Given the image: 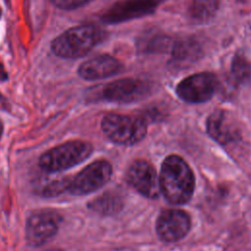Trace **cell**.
<instances>
[{"label": "cell", "mask_w": 251, "mask_h": 251, "mask_svg": "<svg viewBox=\"0 0 251 251\" xmlns=\"http://www.w3.org/2000/svg\"><path fill=\"white\" fill-rule=\"evenodd\" d=\"M159 185L169 203L182 205L193 195L195 177L191 168L180 156L170 155L163 161Z\"/></svg>", "instance_id": "6da1fadb"}, {"label": "cell", "mask_w": 251, "mask_h": 251, "mask_svg": "<svg viewBox=\"0 0 251 251\" xmlns=\"http://www.w3.org/2000/svg\"><path fill=\"white\" fill-rule=\"evenodd\" d=\"M105 37V30L98 25H77L57 36L51 43V49L61 58L76 59L89 53Z\"/></svg>", "instance_id": "7a4b0ae2"}, {"label": "cell", "mask_w": 251, "mask_h": 251, "mask_svg": "<svg viewBox=\"0 0 251 251\" xmlns=\"http://www.w3.org/2000/svg\"><path fill=\"white\" fill-rule=\"evenodd\" d=\"M92 151L93 146L87 141L69 140L45 151L40 156L38 164L47 173H59L82 163Z\"/></svg>", "instance_id": "3957f363"}, {"label": "cell", "mask_w": 251, "mask_h": 251, "mask_svg": "<svg viewBox=\"0 0 251 251\" xmlns=\"http://www.w3.org/2000/svg\"><path fill=\"white\" fill-rule=\"evenodd\" d=\"M101 128L114 143L133 145L145 137L147 123L142 116L108 114L102 119Z\"/></svg>", "instance_id": "277c9868"}, {"label": "cell", "mask_w": 251, "mask_h": 251, "mask_svg": "<svg viewBox=\"0 0 251 251\" xmlns=\"http://www.w3.org/2000/svg\"><path fill=\"white\" fill-rule=\"evenodd\" d=\"M62 216L54 209H37L30 213L25 223V239L30 246H41L58 232Z\"/></svg>", "instance_id": "5b68a950"}, {"label": "cell", "mask_w": 251, "mask_h": 251, "mask_svg": "<svg viewBox=\"0 0 251 251\" xmlns=\"http://www.w3.org/2000/svg\"><path fill=\"white\" fill-rule=\"evenodd\" d=\"M112 173V165L108 161H94L73 177H69L67 191L75 196L86 195L94 192L110 180Z\"/></svg>", "instance_id": "8992f818"}, {"label": "cell", "mask_w": 251, "mask_h": 251, "mask_svg": "<svg viewBox=\"0 0 251 251\" xmlns=\"http://www.w3.org/2000/svg\"><path fill=\"white\" fill-rule=\"evenodd\" d=\"M218 87V80L214 74L203 72L183 78L176 86L177 96L192 104L203 103L210 100Z\"/></svg>", "instance_id": "52a82bcc"}, {"label": "cell", "mask_w": 251, "mask_h": 251, "mask_svg": "<svg viewBox=\"0 0 251 251\" xmlns=\"http://www.w3.org/2000/svg\"><path fill=\"white\" fill-rule=\"evenodd\" d=\"M150 93V85L142 79L126 77L111 81L101 89V97L110 102L130 103Z\"/></svg>", "instance_id": "ba28073f"}, {"label": "cell", "mask_w": 251, "mask_h": 251, "mask_svg": "<svg viewBox=\"0 0 251 251\" xmlns=\"http://www.w3.org/2000/svg\"><path fill=\"white\" fill-rule=\"evenodd\" d=\"M126 180L134 190L149 199H156L160 194L156 171L148 161H133L126 173Z\"/></svg>", "instance_id": "9c48e42d"}, {"label": "cell", "mask_w": 251, "mask_h": 251, "mask_svg": "<svg viewBox=\"0 0 251 251\" xmlns=\"http://www.w3.org/2000/svg\"><path fill=\"white\" fill-rule=\"evenodd\" d=\"M191 221L189 215L180 209L162 211L156 220V232L165 242H175L183 238L189 231Z\"/></svg>", "instance_id": "30bf717a"}, {"label": "cell", "mask_w": 251, "mask_h": 251, "mask_svg": "<svg viewBox=\"0 0 251 251\" xmlns=\"http://www.w3.org/2000/svg\"><path fill=\"white\" fill-rule=\"evenodd\" d=\"M165 0H120L101 17L105 24H119L147 16Z\"/></svg>", "instance_id": "8fae6325"}, {"label": "cell", "mask_w": 251, "mask_h": 251, "mask_svg": "<svg viewBox=\"0 0 251 251\" xmlns=\"http://www.w3.org/2000/svg\"><path fill=\"white\" fill-rule=\"evenodd\" d=\"M122 69L121 63L108 54L99 55L83 62L77 69L80 77L86 80H97L112 76Z\"/></svg>", "instance_id": "7c38bea8"}, {"label": "cell", "mask_w": 251, "mask_h": 251, "mask_svg": "<svg viewBox=\"0 0 251 251\" xmlns=\"http://www.w3.org/2000/svg\"><path fill=\"white\" fill-rule=\"evenodd\" d=\"M207 132L217 142L226 145L239 139V129L225 111L217 110L207 120Z\"/></svg>", "instance_id": "4fadbf2b"}, {"label": "cell", "mask_w": 251, "mask_h": 251, "mask_svg": "<svg viewBox=\"0 0 251 251\" xmlns=\"http://www.w3.org/2000/svg\"><path fill=\"white\" fill-rule=\"evenodd\" d=\"M123 198L114 191H106L87 204L90 210L101 215L116 214L123 209Z\"/></svg>", "instance_id": "5bb4252c"}, {"label": "cell", "mask_w": 251, "mask_h": 251, "mask_svg": "<svg viewBox=\"0 0 251 251\" xmlns=\"http://www.w3.org/2000/svg\"><path fill=\"white\" fill-rule=\"evenodd\" d=\"M218 8L219 0H191L188 12L193 22L204 24L216 15Z\"/></svg>", "instance_id": "9a60e30c"}, {"label": "cell", "mask_w": 251, "mask_h": 251, "mask_svg": "<svg viewBox=\"0 0 251 251\" xmlns=\"http://www.w3.org/2000/svg\"><path fill=\"white\" fill-rule=\"evenodd\" d=\"M200 55V46L191 39L176 42L173 46V57L177 62H191Z\"/></svg>", "instance_id": "2e32d148"}, {"label": "cell", "mask_w": 251, "mask_h": 251, "mask_svg": "<svg viewBox=\"0 0 251 251\" xmlns=\"http://www.w3.org/2000/svg\"><path fill=\"white\" fill-rule=\"evenodd\" d=\"M69 177H63L60 179L52 180L43 186L40 191V195L43 197H56L68 190Z\"/></svg>", "instance_id": "e0dca14e"}, {"label": "cell", "mask_w": 251, "mask_h": 251, "mask_svg": "<svg viewBox=\"0 0 251 251\" xmlns=\"http://www.w3.org/2000/svg\"><path fill=\"white\" fill-rule=\"evenodd\" d=\"M251 73V69L242 57L236 56L232 62V74L234 77L238 80H243L246 79Z\"/></svg>", "instance_id": "ac0fdd59"}, {"label": "cell", "mask_w": 251, "mask_h": 251, "mask_svg": "<svg viewBox=\"0 0 251 251\" xmlns=\"http://www.w3.org/2000/svg\"><path fill=\"white\" fill-rule=\"evenodd\" d=\"M93 0H49L54 6L64 10H74L80 8Z\"/></svg>", "instance_id": "d6986e66"}, {"label": "cell", "mask_w": 251, "mask_h": 251, "mask_svg": "<svg viewBox=\"0 0 251 251\" xmlns=\"http://www.w3.org/2000/svg\"><path fill=\"white\" fill-rule=\"evenodd\" d=\"M7 77H8V75H7L6 72L4 71L3 66L0 64V80H5V79H7Z\"/></svg>", "instance_id": "ffe728a7"}, {"label": "cell", "mask_w": 251, "mask_h": 251, "mask_svg": "<svg viewBox=\"0 0 251 251\" xmlns=\"http://www.w3.org/2000/svg\"><path fill=\"white\" fill-rule=\"evenodd\" d=\"M44 251H64V250H62L61 248H50V249H46Z\"/></svg>", "instance_id": "44dd1931"}, {"label": "cell", "mask_w": 251, "mask_h": 251, "mask_svg": "<svg viewBox=\"0 0 251 251\" xmlns=\"http://www.w3.org/2000/svg\"><path fill=\"white\" fill-rule=\"evenodd\" d=\"M2 132H3V125H2V123L0 122V139H1V135H2Z\"/></svg>", "instance_id": "7402d4cb"}]
</instances>
